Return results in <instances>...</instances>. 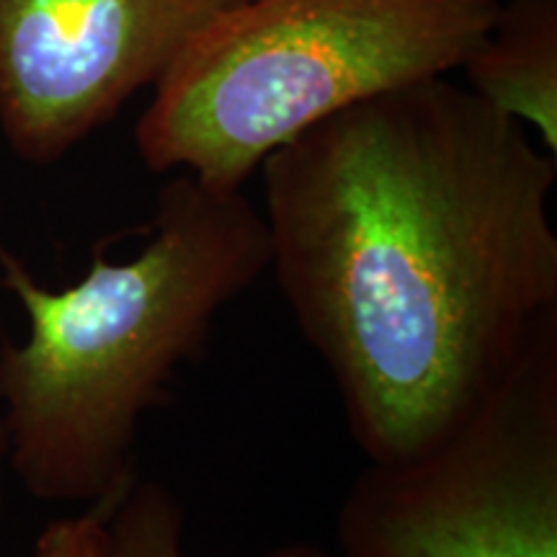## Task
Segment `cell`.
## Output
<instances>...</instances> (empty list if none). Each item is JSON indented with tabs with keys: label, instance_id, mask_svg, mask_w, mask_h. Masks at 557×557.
<instances>
[{
	"label": "cell",
	"instance_id": "cell-1",
	"mask_svg": "<svg viewBox=\"0 0 557 557\" xmlns=\"http://www.w3.org/2000/svg\"><path fill=\"white\" fill-rule=\"evenodd\" d=\"M271 261L369 462L462 423L557 329L555 152L429 78L263 160Z\"/></svg>",
	"mask_w": 557,
	"mask_h": 557
},
{
	"label": "cell",
	"instance_id": "cell-2",
	"mask_svg": "<svg viewBox=\"0 0 557 557\" xmlns=\"http://www.w3.org/2000/svg\"><path fill=\"white\" fill-rule=\"evenodd\" d=\"M271 261L267 220L243 189L176 171L148 240L127 261L99 248L78 282L47 289L0 246V287L26 341H0L9 468L45 504H101L135 483L143 418L171 398L218 315Z\"/></svg>",
	"mask_w": 557,
	"mask_h": 557
},
{
	"label": "cell",
	"instance_id": "cell-3",
	"mask_svg": "<svg viewBox=\"0 0 557 557\" xmlns=\"http://www.w3.org/2000/svg\"><path fill=\"white\" fill-rule=\"evenodd\" d=\"M500 0H238L181 52L139 116L152 173L243 189L271 152L348 107L444 78Z\"/></svg>",
	"mask_w": 557,
	"mask_h": 557
},
{
	"label": "cell",
	"instance_id": "cell-4",
	"mask_svg": "<svg viewBox=\"0 0 557 557\" xmlns=\"http://www.w3.org/2000/svg\"><path fill=\"white\" fill-rule=\"evenodd\" d=\"M344 557H557V329L429 449L354 480Z\"/></svg>",
	"mask_w": 557,
	"mask_h": 557
},
{
	"label": "cell",
	"instance_id": "cell-5",
	"mask_svg": "<svg viewBox=\"0 0 557 557\" xmlns=\"http://www.w3.org/2000/svg\"><path fill=\"white\" fill-rule=\"evenodd\" d=\"M238 0H0V129L29 163H54L158 86Z\"/></svg>",
	"mask_w": 557,
	"mask_h": 557
},
{
	"label": "cell",
	"instance_id": "cell-6",
	"mask_svg": "<svg viewBox=\"0 0 557 557\" xmlns=\"http://www.w3.org/2000/svg\"><path fill=\"white\" fill-rule=\"evenodd\" d=\"M470 90L557 150V0H508L465 60Z\"/></svg>",
	"mask_w": 557,
	"mask_h": 557
},
{
	"label": "cell",
	"instance_id": "cell-7",
	"mask_svg": "<svg viewBox=\"0 0 557 557\" xmlns=\"http://www.w3.org/2000/svg\"><path fill=\"white\" fill-rule=\"evenodd\" d=\"M184 506L156 480H135L109 513V557H184Z\"/></svg>",
	"mask_w": 557,
	"mask_h": 557
},
{
	"label": "cell",
	"instance_id": "cell-8",
	"mask_svg": "<svg viewBox=\"0 0 557 557\" xmlns=\"http://www.w3.org/2000/svg\"><path fill=\"white\" fill-rule=\"evenodd\" d=\"M120 498L101 500V504L88 506L78 517L47 524L34 542L29 557H109L107 521Z\"/></svg>",
	"mask_w": 557,
	"mask_h": 557
},
{
	"label": "cell",
	"instance_id": "cell-9",
	"mask_svg": "<svg viewBox=\"0 0 557 557\" xmlns=\"http://www.w3.org/2000/svg\"><path fill=\"white\" fill-rule=\"evenodd\" d=\"M267 557H333L325 549H320L315 545H305V542H292V545H282L274 547Z\"/></svg>",
	"mask_w": 557,
	"mask_h": 557
},
{
	"label": "cell",
	"instance_id": "cell-10",
	"mask_svg": "<svg viewBox=\"0 0 557 557\" xmlns=\"http://www.w3.org/2000/svg\"><path fill=\"white\" fill-rule=\"evenodd\" d=\"M9 468V451H5V436L0 429V506H3V472Z\"/></svg>",
	"mask_w": 557,
	"mask_h": 557
}]
</instances>
